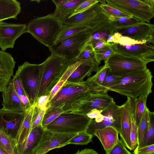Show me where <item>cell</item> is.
I'll list each match as a JSON object with an SVG mask.
<instances>
[{"label":"cell","instance_id":"8992f818","mask_svg":"<svg viewBox=\"0 0 154 154\" xmlns=\"http://www.w3.org/2000/svg\"><path fill=\"white\" fill-rule=\"evenodd\" d=\"M106 4L149 23L154 16V0H106Z\"/></svg>","mask_w":154,"mask_h":154},{"label":"cell","instance_id":"681fc988","mask_svg":"<svg viewBox=\"0 0 154 154\" xmlns=\"http://www.w3.org/2000/svg\"><path fill=\"white\" fill-rule=\"evenodd\" d=\"M103 110L94 109L88 113L86 115L89 118L94 119L97 117L102 112Z\"/></svg>","mask_w":154,"mask_h":154},{"label":"cell","instance_id":"ee69618b","mask_svg":"<svg viewBox=\"0 0 154 154\" xmlns=\"http://www.w3.org/2000/svg\"><path fill=\"white\" fill-rule=\"evenodd\" d=\"M130 140L131 146V150H134L137 145V127L136 125L132 112V122L130 134Z\"/></svg>","mask_w":154,"mask_h":154},{"label":"cell","instance_id":"7a4b0ae2","mask_svg":"<svg viewBox=\"0 0 154 154\" xmlns=\"http://www.w3.org/2000/svg\"><path fill=\"white\" fill-rule=\"evenodd\" d=\"M74 61H69L62 57L51 54L43 62L38 64L37 99L42 96H48L69 66Z\"/></svg>","mask_w":154,"mask_h":154},{"label":"cell","instance_id":"7bdbcfd3","mask_svg":"<svg viewBox=\"0 0 154 154\" xmlns=\"http://www.w3.org/2000/svg\"><path fill=\"white\" fill-rule=\"evenodd\" d=\"M95 52L98 63L99 65L102 60H106L115 53L112 43H109L104 48L100 50L95 51Z\"/></svg>","mask_w":154,"mask_h":154},{"label":"cell","instance_id":"44dd1931","mask_svg":"<svg viewBox=\"0 0 154 154\" xmlns=\"http://www.w3.org/2000/svg\"><path fill=\"white\" fill-rule=\"evenodd\" d=\"M113 101V98L108 94L107 92L92 94L76 112L86 115L94 109L103 110Z\"/></svg>","mask_w":154,"mask_h":154},{"label":"cell","instance_id":"8fae6325","mask_svg":"<svg viewBox=\"0 0 154 154\" xmlns=\"http://www.w3.org/2000/svg\"><path fill=\"white\" fill-rule=\"evenodd\" d=\"M102 117L101 121L98 123L93 119L88 125L85 132L93 135L97 130L108 126L114 127L118 131H120V118L119 106L113 101L106 108L103 110Z\"/></svg>","mask_w":154,"mask_h":154},{"label":"cell","instance_id":"d4e9b609","mask_svg":"<svg viewBox=\"0 0 154 154\" xmlns=\"http://www.w3.org/2000/svg\"><path fill=\"white\" fill-rule=\"evenodd\" d=\"M21 11L20 3L16 0H0V21L16 19Z\"/></svg>","mask_w":154,"mask_h":154},{"label":"cell","instance_id":"ac0fdd59","mask_svg":"<svg viewBox=\"0 0 154 154\" xmlns=\"http://www.w3.org/2000/svg\"><path fill=\"white\" fill-rule=\"evenodd\" d=\"M15 63L11 54L0 50V92L4 91L13 76Z\"/></svg>","mask_w":154,"mask_h":154},{"label":"cell","instance_id":"1f68e13d","mask_svg":"<svg viewBox=\"0 0 154 154\" xmlns=\"http://www.w3.org/2000/svg\"><path fill=\"white\" fill-rule=\"evenodd\" d=\"M108 18L116 29L123 28L144 22L140 19L133 17H127L109 16Z\"/></svg>","mask_w":154,"mask_h":154},{"label":"cell","instance_id":"6da1fadb","mask_svg":"<svg viewBox=\"0 0 154 154\" xmlns=\"http://www.w3.org/2000/svg\"><path fill=\"white\" fill-rule=\"evenodd\" d=\"M92 94L84 81H66L48 102L47 107L60 108L63 112H77Z\"/></svg>","mask_w":154,"mask_h":154},{"label":"cell","instance_id":"db71d44e","mask_svg":"<svg viewBox=\"0 0 154 154\" xmlns=\"http://www.w3.org/2000/svg\"><path fill=\"white\" fill-rule=\"evenodd\" d=\"M154 154V152H153V153H150V154Z\"/></svg>","mask_w":154,"mask_h":154},{"label":"cell","instance_id":"52a82bcc","mask_svg":"<svg viewBox=\"0 0 154 154\" xmlns=\"http://www.w3.org/2000/svg\"><path fill=\"white\" fill-rule=\"evenodd\" d=\"M90 30L57 42L48 47L51 54L71 62L76 60L90 36Z\"/></svg>","mask_w":154,"mask_h":154},{"label":"cell","instance_id":"d6a6232c","mask_svg":"<svg viewBox=\"0 0 154 154\" xmlns=\"http://www.w3.org/2000/svg\"><path fill=\"white\" fill-rule=\"evenodd\" d=\"M76 59L98 64L95 51L92 45L86 44L82 48Z\"/></svg>","mask_w":154,"mask_h":154},{"label":"cell","instance_id":"5b68a950","mask_svg":"<svg viewBox=\"0 0 154 154\" xmlns=\"http://www.w3.org/2000/svg\"><path fill=\"white\" fill-rule=\"evenodd\" d=\"M92 120L79 113L63 112L49 124L45 129L60 133L77 134L85 132Z\"/></svg>","mask_w":154,"mask_h":154},{"label":"cell","instance_id":"603a6c76","mask_svg":"<svg viewBox=\"0 0 154 154\" xmlns=\"http://www.w3.org/2000/svg\"><path fill=\"white\" fill-rule=\"evenodd\" d=\"M90 32V36L86 44L92 45L98 40L106 42L109 38L116 32V28L109 20L91 29Z\"/></svg>","mask_w":154,"mask_h":154},{"label":"cell","instance_id":"9c48e42d","mask_svg":"<svg viewBox=\"0 0 154 154\" xmlns=\"http://www.w3.org/2000/svg\"><path fill=\"white\" fill-rule=\"evenodd\" d=\"M15 75L20 79L30 105L32 106L37 100L38 65L25 62L18 67Z\"/></svg>","mask_w":154,"mask_h":154},{"label":"cell","instance_id":"f5cc1de1","mask_svg":"<svg viewBox=\"0 0 154 154\" xmlns=\"http://www.w3.org/2000/svg\"><path fill=\"white\" fill-rule=\"evenodd\" d=\"M0 154H8L6 151L0 145Z\"/></svg>","mask_w":154,"mask_h":154},{"label":"cell","instance_id":"8d00e7d4","mask_svg":"<svg viewBox=\"0 0 154 154\" xmlns=\"http://www.w3.org/2000/svg\"><path fill=\"white\" fill-rule=\"evenodd\" d=\"M33 105L31 129L41 125L44 116L47 108V106L40 105L37 101Z\"/></svg>","mask_w":154,"mask_h":154},{"label":"cell","instance_id":"e575fe53","mask_svg":"<svg viewBox=\"0 0 154 154\" xmlns=\"http://www.w3.org/2000/svg\"><path fill=\"white\" fill-rule=\"evenodd\" d=\"M107 43H115L122 46L142 44L147 42L146 41H139L129 37L122 35L118 32H115L106 41Z\"/></svg>","mask_w":154,"mask_h":154},{"label":"cell","instance_id":"30bf717a","mask_svg":"<svg viewBox=\"0 0 154 154\" xmlns=\"http://www.w3.org/2000/svg\"><path fill=\"white\" fill-rule=\"evenodd\" d=\"M109 20L101 11L98 2L83 12L67 17L62 23L66 25H86L91 29Z\"/></svg>","mask_w":154,"mask_h":154},{"label":"cell","instance_id":"3957f363","mask_svg":"<svg viewBox=\"0 0 154 154\" xmlns=\"http://www.w3.org/2000/svg\"><path fill=\"white\" fill-rule=\"evenodd\" d=\"M153 76L150 70L137 71L122 77L118 84L108 89L132 99L141 96H146L152 92Z\"/></svg>","mask_w":154,"mask_h":154},{"label":"cell","instance_id":"b9f144b4","mask_svg":"<svg viewBox=\"0 0 154 154\" xmlns=\"http://www.w3.org/2000/svg\"><path fill=\"white\" fill-rule=\"evenodd\" d=\"M149 110L147 107L137 126V145L141 141L143 135L146 130L148 123L149 113Z\"/></svg>","mask_w":154,"mask_h":154},{"label":"cell","instance_id":"277c9868","mask_svg":"<svg viewBox=\"0 0 154 154\" xmlns=\"http://www.w3.org/2000/svg\"><path fill=\"white\" fill-rule=\"evenodd\" d=\"M62 21L53 13L31 20L27 25V32L48 47L57 41L61 31Z\"/></svg>","mask_w":154,"mask_h":154},{"label":"cell","instance_id":"2e32d148","mask_svg":"<svg viewBox=\"0 0 154 154\" xmlns=\"http://www.w3.org/2000/svg\"><path fill=\"white\" fill-rule=\"evenodd\" d=\"M25 112L0 109V130L15 138L24 118Z\"/></svg>","mask_w":154,"mask_h":154},{"label":"cell","instance_id":"484cf974","mask_svg":"<svg viewBox=\"0 0 154 154\" xmlns=\"http://www.w3.org/2000/svg\"><path fill=\"white\" fill-rule=\"evenodd\" d=\"M108 68L106 64L99 67L94 75L84 81L92 94L101 93V86Z\"/></svg>","mask_w":154,"mask_h":154},{"label":"cell","instance_id":"ab89813d","mask_svg":"<svg viewBox=\"0 0 154 154\" xmlns=\"http://www.w3.org/2000/svg\"><path fill=\"white\" fill-rule=\"evenodd\" d=\"M99 6L102 12L107 18L109 16L127 17H132L116 8L109 5L106 4H102L99 3Z\"/></svg>","mask_w":154,"mask_h":154},{"label":"cell","instance_id":"5bb4252c","mask_svg":"<svg viewBox=\"0 0 154 154\" xmlns=\"http://www.w3.org/2000/svg\"><path fill=\"white\" fill-rule=\"evenodd\" d=\"M27 32L26 24L8 23L0 21V48L5 51L13 48L16 40L23 34Z\"/></svg>","mask_w":154,"mask_h":154},{"label":"cell","instance_id":"f35d334b","mask_svg":"<svg viewBox=\"0 0 154 154\" xmlns=\"http://www.w3.org/2000/svg\"><path fill=\"white\" fill-rule=\"evenodd\" d=\"M122 77L113 74L109 71V69L101 86L102 93L108 92V89L118 84Z\"/></svg>","mask_w":154,"mask_h":154},{"label":"cell","instance_id":"7402d4cb","mask_svg":"<svg viewBox=\"0 0 154 154\" xmlns=\"http://www.w3.org/2000/svg\"><path fill=\"white\" fill-rule=\"evenodd\" d=\"M119 132L116 128L112 126H108L96 130L94 134L100 141L107 152L111 149L119 140Z\"/></svg>","mask_w":154,"mask_h":154},{"label":"cell","instance_id":"f1b7e54d","mask_svg":"<svg viewBox=\"0 0 154 154\" xmlns=\"http://www.w3.org/2000/svg\"><path fill=\"white\" fill-rule=\"evenodd\" d=\"M147 97L141 96L135 99L130 98L132 112L137 127L147 107Z\"/></svg>","mask_w":154,"mask_h":154},{"label":"cell","instance_id":"f907efd6","mask_svg":"<svg viewBox=\"0 0 154 154\" xmlns=\"http://www.w3.org/2000/svg\"><path fill=\"white\" fill-rule=\"evenodd\" d=\"M74 154H98V153L94 149H85L81 150H79Z\"/></svg>","mask_w":154,"mask_h":154},{"label":"cell","instance_id":"60d3db41","mask_svg":"<svg viewBox=\"0 0 154 154\" xmlns=\"http://www.w3.org/2000/svg\"><path fill=\"white\" fill-rule=\"evenodd\" d=\"M93 137L85 132L79 133L77 134L69 141L68 144L87 145L92 141Z\"/></svg>","mask_w":154,"mask_h":154},{"label":"cell","instance_id":"74e56055","mask_svg":"<svg viewBox=\"0 0 154 154\" xmlns=\"http://www.w3.org/2000/svg\"><path fill=\"white\" fill-rule=\"evenodd\" d=\"M63 113L62 109L60 108L47 107L42 121L41 126L45 129L49 124Z\"/></svg>","mask_w":154,"mask_h":154},{"label":"cell","instance_id":"ba28073f","mask_svg":"<svg viewBox=\"0 0 154 154\" xmlns=\"http://www.w3.org/2000/svg\"><path fill=\"white\" fill-rule=\"evenodd\" d=\"M110 72L123 77L146 69L147 63L141 59L115 52L104 61Z\"/></svg>","mask_w":154,"mask_h":154},{"label":"cell","instance_id":"e0dca14e","mask_svg":"<svg viewBox=\"0 0 154 154\" xmlns=\"http://www.w3.org/2000/svg\"><path fill=\"white\" fill-rule=\"evenodd\" d=\"M120 118V140L129 149L131 150L130 134L132 122V111L130 98L127 97L125 102L119 106Z\"/></svg>","mask_w":154,"mask_h":154},{"label":"cell","instance_id":"ffe728a7","mask_svg":"<svg viewBox=\"0 0 154 154\" xmlns=\"http://www.w3.org/2000/svg\"><path fill=\"white\" fill-rule=\"evenodd\" d=\"M2 93V108L12 111H25L26 109L16 92L11 79Z\"/></svg>","mask_w":154,"mask_h":154},{"label":"cell","instance_id":"836d02e7","mask_svg":"<svg viewBox=\"0 0 154 154\" xmlns=\"http://www.w3.org/2000/svg\"><path fill=\"white\" fill-rule=\"evenodd\" d=\"M0 145L8 154H16L17 144L15 138L0 130Z\"/></svg>","mask_w":154,"mask_h":154},{"label":"cell","instance_id":"816d5d0a","mask_svg":"<svg viewBox=\"0 0 154 154\" xmlns=\"http://www.w3.org/2000/svg\"><path fill=\"white\" fill-rule=\"evenodd\" d=\"M69 0H53L52 1L55 5L56 7L67 2Z\"/></svg>","mask_w":154,"mask_h":154},{"label":"cell","instance_id":"4dcf8cb0","mask_svg":"<svg viewBox=\"0 0 154 154\" xmlns=\"http://www.w3.org/2000/svg\"><path fill=\"white\" fill-rule=\"evenodd\" d=\"M154 144V113L149 111L147 129L136 147L140 148Z\"/></svg>","mask_w":154,"mask_h":154},{"label":"cell","instance_id":"f6af8a7d","mask_svg":"<svg viewBox=\"0 0 154 154\" xmlns=\"http://www.w3.org/2000/svg\"><path fill=\"white\" fill-rule=\"evenodd\" d=\"M98 2V0H84L79 4L73 13L67 17L83 12Z\"/></svg>","mask_w":154,"mask_h":154},{"label":"cell","instance_id":"d590c367","mask_svg":"<svg viewBox=\"0 0 154 154\" xmlns=\"http://www.w3.org/2000/svg\"><path fill=\"white\" fill-rule=\"evenodd\" d=\"M11 80L17 95L24 105L26 109L31 106L23 88L19 78L15 75Z\"/></svg>","mask_w":154,"mask_h":154},{"label":"cell","instance_id":"bcb514c9","mask_svg":"<svg viewBox=\"0 0 154 154\" xmlns=\"http://www.w3.org/2000/svg\"><path fill=\"white\" fill-rule=\"evenodd\" d=\"M106 154H131L119 140L111 149L106 152Z\"/></svg>","mask_w":154,"mask_h":154},{"label":"cell","instance_id":"7dc6e473","mask_svg":"<svg viewBox=\"0 0 154 154\" xmlns=\"http://www.w3.org/2000/svg\"><path fill=\"white\" fill-rule=\"evenodd\" d=\"M154 152V144L140 148L136 147L134 154H149Z\"/></svg>","mask_w":154,"mask_h":154},{"label":"cell","instance_id":"d6986e66","mask_svg":"<svg viewBox=\"0 0 154 154\" xmlns=\"http://www.w3.org/2000/svg\"><path fill=\"white\" fill-rule=\"evenodd\" d=\"M45 129L41 125L32 129L26 139L17 145L16 154H36V149Z\"/></svg>","mask_w":154,"mask_h":154},{"label":"cell","instance_id":"cb8c5ba5","mask_svg":"<svg viewBox=\"0 0 154 154\" xmlns=\"http://www.w3.org/2000/svg\"><path fill=\"white\" fill-rule=\"evenodd\" d=\"M99 66L97 63L82 61L71 74L66 81L73 83L82 82L86 77L89 76L92 72L97 71Z\"/></svg>","mask_w":154,"mask_h":154},{"label":"cell","instance_id":"f546056e","mask_svg":"<svg viewBox=\"0 0 154 154\" xmlns=\"http://www.w3.org/2000/svg\"><path fill=\"white\" fill-rule=\"evenodd\" d=\"M91 29V28L90 26L86 25H66L63 24L61 31L56 42L62 41L78 34L89 31Z\"/></svg>","mask_w":154,"mask_h":154},{"label":"cell","instance_id":"c3c4849f","mask_svg":"<svg viewBox=\"0 0 154 154\" xmlns=\"http://www.w3.org/2000/svg\"><path fill=\"white\" fill-rule=\"evenodd\" d=\"M108 43L105 41L98 40L94 42L92 45L94 51H97L104 48L108 45Z\"/></svg>","mask_w":154,"mask_h":154},{"label":"cell","instance_id":"4316f807","mask_svg":"<svg viewBox=\"0 0 154 154\" xmlns=\"http://www.w3.org/2000/svg\"><path fill=\"white\" fill-rule=\"evenodd\" d=\"M33 108V105L25 110L24 119L14 138L17 145L24 142L30 133Z\"/></svg>","mask_w":154,"mask_h":154},{"label":"cell","instance_id":"7c38bea8","mask_svg":"<svg viewBox=\"0 0 154 154\" xmlns=\"http://www.w3.org/2000/svg\"><path fill=\"white\" fill-rule=\"evenodd\" d=\"M112 44L115 53L141 59L147 64L154 60V44L148 42L125 46L115 43H112Z\"/></svg>","mask_w":154,"mask_h":154},{"label":"cell","instance_id":"83f0119b","mask_svg":"<svg viewBox=\"0 0 154 154\" xmlns=\"http://www.w3.org/2000/svg\"><path fill=\"white\" fill-rule=\"evenodd\" d=\"M84 0H69L67 2L56 7L54 14L62 21L73 13L79 4Z\"/></svg>","mask_w":154,"mask_h":154},{"label":"cell","instance_id":"4fadbf2b","mask_svg":"<svg viewBox=\"0 0 154 154\" xmlns=\"http://www.w3.org/2000/svg\"><path fill=\"white\" fill-rule=\"evenodd\" d=\"M77 134L60 133L45 129L36 150V154H46L50 150L68 144Z\"/></svg>","mask_w":154,"mask_h":154},{"label":"cell","instance_id":"9a60e30c","mask_svg":"<svg viewBox=\"0 0 154 154\" xmlns=\"http://www.w3.org/2000/svg\"><path fill=\"white\" fill-rule=\"evenodd\" d=\"M116 32L135 40L154 44V26L150 23L143 22L123 28L116 29Z\"/></svg>","mask_w":154,"mask_h":154}]
</instances>
